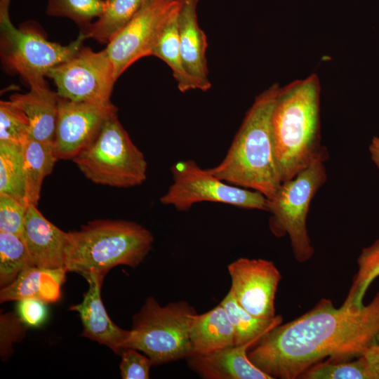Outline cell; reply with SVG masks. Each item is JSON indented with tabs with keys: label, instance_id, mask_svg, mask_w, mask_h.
Segmentation results:
<instances>
[{
	"label": "cell",
	"instance_id": "cell-1",
	"mask_svg": "<svg viewBox=\"0 0 379 379\" xmlns=\"http://www.w3.org/2000/svg\"><path fill=\"white\" fill-rule=\"evenodd\" d=\"M379 336V292L359 310L322 298L310 311L264 334L248 352L251 361L272 378L295 379L325 361L361 357Z\"/></svg>",
	"mask_w": 379,
	"mask_h": 379
},
{
	"label": "cell",
	"instance_id": "cell-5",
	"mask_svg": "<svg viewBox=\"0 0 379 379\" xmlns=\"http://www.w3.org/2000/svg\"><path fill=\"white\" fill-rule=\"evenodd\" d=\"M195 309L181 300L161 306L148 297L132 320L125 348L143 352L159 366L192 355L190 328Z\"/></svg>",
	"mask_w": 379,
	"mask_h": 379
},
{
	"label": "cell",
	"instance_id": "cell-27",
	"mask_svg": "<svg viewBox=\"0 0 379 379\" xmlns=\"http://www.w3.org/2000/svg\"><path fill=\"white\" fill-rule=\"evenodd\" d=\"M34 266L23 237L0 232V286L13 281L25 269Z\"/></svg>",
	"mask_w": 379,
	"mask_h": 379
},
{
	"label": "cell",
	"instance_id": "cell-25",
	"mask_svg": "<svg viewBox=\"0 0 379 379\" xmlns=\"http://www.w3.org/2000/svg\"><path fill=\"white\" fill-rule=\"evenodd\" d=\"M358 270L343 306L354 310L364 305L363 298L372 282L379 277V239L362 249L357 259Z\"/></svg>",
	"mask_w": 379,
	"mask_h": 379
},
{
	"label": "cell",
	"instance_id": "cell-22",
	"mask_svg": "<svg viewBox=\"0 0 379 379\" xmlns=\"http://www.w3.org/2000/svg\"><path fill=\"white\" fill-rule=\"evenodd\" d=\"M180 8L173 15L165 26L152 55L160 58L169 66L178 89L185 93L198 89V86L196 81L187 71L180 52L178 25Z\"/></svg>",
	"mask_w": 379,
	"mask_h": 379
},
{
	"label": "cell",
	"instance_id": "cell-32",
	"mask_svg": "<svg viewBox=\"0 0 379 379\" xmlns=\"http://www.w3.org/2000/svg\"><path fill=\"white\" fill-rule=\"evenodd\" d=\"M121 357L119 368L122 379L149 378V370L153 363L147 355L140 354L138 350L133 348H125L121 352Z\"/></svg>",
	"mask_w": 379,
	"mask_h": 379
},
{
	"label": "cell",
	"instance_id": "cell-8",
	"mask_svg": "<svg viewBox=\"0 0 379 379\" xmlns=\"http://www.w3.org/2000/svg\"><path fill=\"white\" fill-rule=\"evenodd\" d=\"M11 0L0 1V53L4 66L27 84L44 79L49 69L69 60L83 46V32L67 46L48 41L34 27L16 28L9 16Z\"/></svg>",
	"mask_w": 379,
	"mask_h": 379
},
{
	"label": "cell",
	"instance_id": "cell-15",
	"mask_svg": "<svg viewBox=\"0 0 379 379\" xmlns=\"http://www.w3.org/2000/svg\"><path fill=\"white\" fill-rule=\"evenodd\" d=\"M36 206L27 204L24 222V239L33 265L65 269L69 233L47 220Z\"/></svg>",
	"mask_w": 379,
	"mask_h": 379
},
{
	"label": "cell",
	"instance_id": "cell-9",
	"mask_svg": "<svg viewBox=\"0 0 379 379\" xmlns=\"http://www.w3.org/2000/svg\"><path fill=\"white\" fill-rule=\"evenodd\" d=\"M173 182L160 202L186 211L203 201L267 211V198L260 192L233 185L203 169L192 160L180 161L171 168Z\"/></svg>",
	"mask_w": 379,
	"mask_h": 379
},
{
	"label": "cell",
	"instance_id": "cell-31",
	"mask_svg": "<svg viewBox=\"0 0 379 379\" xmlns=\"http://www.w3.org/2000/svg\"><path fill=\"white\" fill-rule=\"evenodd\" d=\"M27 204L6 194H0V232L24 238Z\"/></svg>",
	"mask_w": 379,
	"mask_h": 379
},
{
	"label": "cell",
	"instance_id": "cell-23",
	"mask_svg": "<svg viewBox=\"0 0 379 379\" xmlns=\"http://www.w3.org/2000/svg\"><path fill=\"white\" fill-rule=\"evenodd\" d=\"M145 0H105L102 14L88 27L81 30L86 38L107 44L140 10Z\"/></svg>",
	"mask_w": 379,
	"mask_h": 379
},
{
	"label": "cell",
	"instance_id": "cell-33",
	"mask_svg": "<svg viewBox=\"0 0 379 379\" xmlns=\"http://www.w3.org/2000/svg\"><path fill=\"white\" fill-rule=\"evenodd\" d=\"M46 304L36 298L19 300L17 308L19 319L25 326L32 327L40 326L47 316Z\"/></svg>",
	"mask_w": 379,
	"mask_h": 379
},
{
	"label": "cell",
	"instance_id": "cell-37",
	"mask_svg": "<svg viewBox=\"0 0 379 379\" xmlns=\"http://www.w3.org/2000/svg\"><path fill=\"white\" fill-rule=\"evenodd\" d=\"M379 343V336L378 338V340H377V343Z\"/></svg>",
	"mask_w": 379,
	"mask_h": 379
},
{
	"label": "cell",
	"instance_id": "cell-3",
	"mask_svg": "<svg viewBox=\"0 0 379 379\" xmlns=\"http://www.w3.org/2000/svg\"><path fill=\"white\" fill-rule=\"evenodd\" d=\"M279 88L278 84H274L255 98L223 159L208 168L223 181L259 192L267 199L282 183L271 123Z\"/></svg>",
	"mask_w": 379,
	"mask_h": 379
},
{
	"label": "cell",
	"instance_id": "cell-12",
	"mask_svg": "<svg viewBox=\"0 0 379 379\" xmlns=\"http://www.w3.org/2000/svg\"><path fill=\"white\" fill-rule=\"evenodd\" d=\"M117 113L112 102H74L58 96L53 152L58 159H73L96 138L106 120Z\"/></svg>",
	"mask_w": 379,
	"mask_h": 379
},
{
	"label": "cell",
	"instance_id": "cell-30",
	"mask_svg": "<svg viewBox=\"0 0 379 379\" xmlns=\"http://www.w3.org/2000/svg\"><path fill=\"white\" fill-rule=\"evenodd\" d=\"M29 134V122L23 111L10 100H1L0 142L23 144Z\"/></svg>",
	"mask_w": 379,
	"mask_h": 379
},
{
	"label": "cell",
	"instance_id": "cell-36",
	"mask_svg": "<svg viewBox=\"0 0 379 379\" xmlns=\"http://www.w3.org/2000/svg\"><path fill=\"white\" fill-rule=\"evenodd\" d=\"M368 149L371 160L379 169V137L375 136L372 138Z\"/></svg>",
	"mask_w": 379,
	"mask_h": 379
},
{
	"label": "cell",
	"instance_id": "cell-10",
	"mask_svg": "<svg viewBox=\"0 0 379 379\" xmlns=\"http://www.w3.org/2000/svg\"><path fill=\"white\" fill-rule=\"evenodd\" d=\"M182 0H145L135 15L109 39L105 48L118 79L131 65L152 51Z\"/></svg>",
	"mask_w": 379,
	"mask_h": 379
},
{
	"label": "cell",
	"instance_id": "cell-2",
	"mask_svg": "<svg viewBox=\"0 0 379 379\" xmlns=\"http://www.w3.org/2000/svg\"><path fill=\"white\" fill-rule=\"evenodd\" d=\"M320 82L316 74L280 87L272 114L275 159L283 182L328 155L320 138Z\"/></svg>",
	"mask_w": 379,
	"mask_h": 379
},
{
	"label": "cell",
	"instance_id": "cell-17",
	"mask_svg": "<svg viewBox=\"0 0 379 379\" xmlns=\"http://www.w3.org/2000/svg\"><path fill=\"white\" fill-rule=\"evenodd\" d=\"M199 0H182L178 18L179 44L187 71L196 81L198 89L211 87L206 60L207 38L197 18Z\"/></svg>",
	"mask_w": 379,
	"mask_h": 379
},
{
	"label": "cell",
	"instance_id": "cell-19",
	"mask_svg": "<svg viewBox=\"0 0 379 379\" xmlns=\"http://www.w3.org/2000/svg\"><path fill=\"white\" fill-rule=\"evenodd\" d=\"M65 269H46L36 266L22 270L16 279L0 290V302L36 298L45 303L57 302L65 280Z\"/></svg>",
	"mask_w": 379,
	"mask_h": 379
},
{
	"label": "cell",
	"instance_id": "cell-35",
	"mask_svg": "<svg viewBox=\"0 0 379 379\" xmlns=\"http://www.w3.org/2000/svg\"><path fill=\"white\" fill-rule=\"evenodd\" d=\"M371 379H379V343H375L368 347L361 355Z\"/></svg>",
	"mask_w": 379,
	"mask_h": 379
},
{
	"label": "cell",
	"instance_id": "cell-6",
	"mask_svg": "<svg viewBox=\"0 0 379 379\" xmlns=\"http://www.w3.org/2000/svg\"><path fill=\"white\" fill-rule=\"evenodd\" d=\"M72 161L97 185L128 188L142 184L147 178L145 155L119 121L117 113L106 120L95 140Z\"/></svg>",
	"mask_w": 379,
	"mask_h": 379
},
{
	"label": "cell",
	"instance_id": "cell-21",
	"mask_svg": "<svg viewBox=\"0 0 379 379\" xmlns=\"http://www.w3.org/2000/svg\"><path fill=\"white\" fill-rule=\"evenodd\" d=\"M58 160L53 143L29 137L22 144V167L27 204L37 206L43 181L53 171Z\"/></svg>",
	"mask_w": 379,
	"mask_h": 379
},
{
	"label": "cell",
	"instance_id": "cell-4",
	"mask_svg": "<svg viewBox=\"0 0 379 379\" xmlns=\"http://www.w3.org/2000/svg\"><path fill=\"white\" fill-rule=\"evenodd\" d=\"M65 270L105 276L113 267L138 266L152 249L149 230L133 221L98 219L68 232Z\"/></svg>",
	"mask_w": 379,
	"mask_h": 379
},
{
	"label": "cell",
	"instance_id": "cell-18",
	"mask_svg": "<svg viewBox=\"0 0 379 379\" xmlns=\"http://www.w3.org/2000/svg\"><path fill=\"white\" fill-rule=\"evenodd\" d=\"M26 93H15L10 100L26 114L30 126L29 137L53 143L58 112V95L48 86L44 79L28 84Z\"/></svg>",
	"mask_w": 379,
	"mask_h": 379
},
{
	"label": "cell",
	"instance_id": "cell-14",
	"mask_svg": "<svg viewBox=\"0 0 379 379\" xmlns=\"http://www.w3.org/2000/svg\"><path fill=\"white\" fill-rule=\"evenodd\" d=\"M84 277L88 283V288L83 300L69 307L79 314L83 325L81 335L106 345L116 354L121 355L131 332L116 325L105 310L100 292L105 276L90 274Z\"/></svg>",
	"mask_w": 379,
	"mask_h": 379
},
{
	"label": "cell",
	"instance_id": "cell-29",
	"mask_svg": "<svg viewBox=\"0 0 379 379\" xmlns=\"http://www.w3.org/2000/svg\"><path fill=\"white\" fill-rule=\"evenodd\" d=\"M299 378L371 379L365 361L361 356L355 360L319 362L308 368Z\"/></svg>",
	"mask_w": 379,
	"mask_h": 379
},
{
	"label": "cell",
	"instance_id": "cell-13",
	"mask_svg": "<svg viewBox=\"0 0 379 379\" xmlns=\"http://www.w3.org/2000/svg\"><path fill=\"white\" fill-rule=\"evenodd\" d=\"M230 291L237 302L250 314L261 319L275 315V296L281 275L270 260L240 258L228 267Z\"/></svg>",
	"mask_w": 379,
	"mask_h": 379
},
{
	"label": "cell",
	"instance_id": "cell-28",
	"mask_svg": "<svg viewBox=\"0 0 379 379\" xmlns=\"http://www.w3.org/2000/svg\"><path fill=\"white\" fill-rule=\"evenodd\" d=\"M104 7L105 0H47L46 13L69 18L83 30L100 17Z\"/></svg>",
	"mask_w": 379,
	"mask_h": 379
},
{
	"label": "cell",
	"instance_id": "cell-16",
	"mask_svg": "<svg viewBox=\"0 0 379 379\" xmlns=\"http://www.w3.org/2000/svg\"><path fill=\"white\" fill-rule=\"evenodd\" d=\"M258 340L206 354L192 355L186 359L190 368L206 379H273L255 366L248 357V349Z\"/></svg>",
	"mask_w": 379,
	"mask_h": 379
},
{
	"label": "cell",
	"instance_id": "cell-34",
	"mask_svg": "<svg viewBox=\"0 0 379 379\" xmlns=\"http://www.w3.org/2000/svg\"><path fill=\"white\" fill-rule=\"evenodd\" d=\"M20 319L10 314L1 316V353L7 354L13 341L21 337L22 327Z\"/></svg>",
	"mask_w": 379,
	"mask_h": 379
},
{
	"label": "cell",
	"instance_id": "cell-24",
	"mask_svg": "<svg viewBox=\"0 0 379 379\" xmlns=\"http://www.w3.org/2000/svg\"><path fill=\"white\" fill-rule=\"evenodd\" d=\"M226 310L235 335V345L258 340L272 328L282 322L280 315L272 319H261L244 310L236 300L230 290L220 302Z\"/></svg>",
	"mask_w": 379,
	"mask_h": 379
},
{
	"label": "cell",
	"instance_id": "cell-20",
	"mask_svg": "<svg viewBox=\"0 0 379 379\" xmlns=\"http://www.w3.org/2000/svg\"><path fill=\"white\" fill-rule=\"evenodd\" d=\"M190 342L192 355L206 354L235 345L233 326L220 303L206 313L193 316Z\"/></svg>",
	"mask_w": 379,
	"mask_h": 379
},
{
	"label": "cell",
	"instance_id": "cell-11",
	"mask_svg": "<svg viewBox=\"0 0 379 379\" xmlns=\"http://www.w3.org/2000/svg\"><path fill=\"white\" fill-rule=\"evenodd\" d=\"M59 97L95 103L111 102L117 80L113 65L105 49L95 52L82 46L69 60L48 71Z\"/></svg>",
	"mask_w": 379,
	"mask_h": 379
},
{
	"label": "cell",
	"instance_id": "cell-26",
	"mask_svg": "<svg viewBox=\"0 0 379 379\" xmlns=\"http://www.w3.org/2000/svg\"><path fill=\"white\" fill-rule=\"evenodd\" d=\"M0 194L11 195L27 203L22 144L0 142Z\"/></svg>",
	"mask_w": 379,
	"mask_h": 379
},
{
	"label": "cell",
	"instance_id": "cell-7",
	"mask_svg": "<svg viewBox=\"0 0 379 379\" xmlns=\"http://www.w3.org/2000/svg\"><path fill=\"white\" fill-rule=\"evenodd\" d=\"M328 155L316 159L293 178L284 181L276 194L267 199L270 226L277 236L287 234L297 261L310 260L314 250L307 229L311 201L326 180Z\"/></svg>",
	"mask_w": 379,
	"mask_h": 379
}]
</instances>
